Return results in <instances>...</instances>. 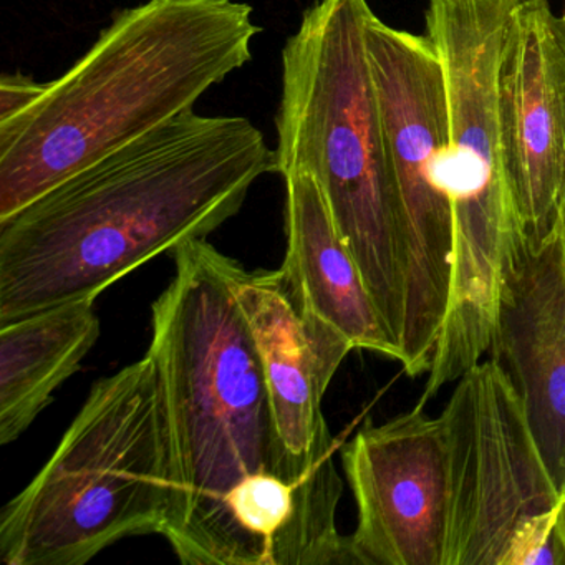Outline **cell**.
<instances>
[{"instance_id":"cell-1","label":"cell","mask_w":565,"mask_h":565,"mask_svg":"<svg viewBox=\"0 0 565 565\" xmlns=\"http://www.w3.org/2000/svg\"><path fill=\"white\" fill-rule=\"evenodd\" d=\"M276 153L244 117L188 111L0 220V326L97 299L236 216Z\"/></svg>"},{"instance_id":"cell-2","label":"cell","mask_w":565,"mask_h":565,"mask_svg":"<svg viewBox=\"0 0 565 565\" xmlns=\"http://www.w3.org/2000/svg\"><path fill=\"white\" fill-rule=\"evenodd\" d=\"M174 276L151 309V345L171 441L170 519L163 537L183 564L220 565L226 504L270 478L340 502L294 476L269 390L237 302L243 266L206 239L181 244Z\"/></svg>"},{"instance_id":"cell-3","label":"cell","mask_w":565,"mask_h":565,"mask_svg":"<svg viewBox=\"0 0 565 565\" xmlns=\"http://www.w3.org/2000/svg\"><path fill=\"white\" fill-rule=\"evenodd\" d=\"M237 0H150L118 12L90 51L0 121V220L180 115L253 58Z\"/></svg>"},{"instance_id":"cell-4","label":"cell","mask_w":565,"mask_h":565,"mask_svg":"<svg viewBox=\"0 0 565 565\" xmlns=\"http://www.w3.org/2000/svg\"><path fill=\"white\" fill-rule=\"evenodd\" d=\"M366 0H316L282 51L276 173L316 178L399 349L405 326L402 206L373 84ZM402 356V350H399Z\"/></svg>"},{"instance_id":"cell-5","label":"cell","mask_w":565,"mask_h":565,"mask_svg":"<svg viewBox=\"0 0 565 565\" xmlns=\"http://www.w3.org/2000/svg\"><path fill=\"white\" fill-rule=\"evenodd\" d=\"M171 441L150 353L92 388L39 475L0 514L8 565H84L170 519Z\"/></svg>"},{"instance_id":"cell-6","label":"cell","mask_w":565,"mask_h":565,"mask_svg":"<svg viewBox=\"0 0 565 565\" xmlns=\"http://www.w3.org/2000/svg\"><path fill=\"white\" fill-rule=\"evenodd\" d=\"M525 0H428L426 29L445 72L448 184L455 216L451 286L425 396L482 362L491 347L505 270L527 243L515 216L499 130L505 39Z\"/></svg>"},{"instance_id":"cell-7","label":"cell","mask_w":565,"mask_h":565,"mask_svg":"<svg viewBox=\"0 0 565 565\" xmlns=\"http://www.w3.org/2000/svg\"><path fill=\"white\" fill-rule=\"evenodd\" d=\"M366 51L402 206L405 326L399 363L428 375L451 286L455 216L449 194V110L441 58L428 35L370 12Z\"/></svg>"},{"instance_id":"cell-8","label":"cell","mask_w":565,"mask_h":565,"mask_svg":"<svg viewBox=\"0 0 565 565\" xmlns=\"http://www.w3.org/2000/svg\"><path fill=\"white\" fill-rule=\"evenodd\" d=\"M449 449L445 565H565L562 494L498 363L458 379L441 412Z\"/></svg>"},{"instance_id":"cell-9","label":"cell","mask_w":565,"mask_h":565,"mask_svg":"<svg viewBox=\"0 0 565 565\" xmlns=\"http://www.w3.org/2000/svg\"><path fill=\"white\" fill-rule=\"evenodd\" d=\"M425 406L366 423L343 448L359 522V565H445L449 527V449L441 416Z\"/></svg>"},{"instance_id":"cell-10","label":"cell","mask_w":565,"mask_h":565,"mask_svg":"<svg viewBox=\"0 0 565 565\" xmlns=\"http://www.w3.org/2000/svg\"><path fill=\"white\" fill-rule=\"evenodd\" d=\"M502 171L522 234L557 233L565 196V12L525 0L505 39L498 81Z\"/></svg>"},{"instance_id":"cell-11","label":"cell","mask_w":565,"mask_h":565,"mask_svg":"<svg viewBox=\"0 0 565 565\" xmlns=\"http://www.w3.org/2000/svg\"><path fill=\"white\" fill-rule=\"evenodd\" d=\"M236 296L259 352L274 425L294 476L317 491L342 495L335 439L322 403L352 343L300 303L280 269H241Z\"/></svg>"},{"instance_id":"cell-12","label":"cell","mask_w":565,"mask_h":565,"mask_svg":"<svg viewBox=\"0 0 565 565\" xmlns=\"http://www.w3.org/2000/svg\"><path fill=\"white\" fill-rule=\"evenodd\" d=\"M514 386L539 451L565 491V267L555 233L514 254L489 352Z\"/></svg>"},{"instance_id":"cell-13","label":"cell","mask_w":565,"mask_h":565,"mask_svg":"<svg viewBox=\"0 0 565 565\" xmlns=\"http://www.w3.org/2000/svg\"><path fill=\"white\" fill-rule=\"evenodd\" d=\"M282 178L287 249L280 270L297 299L345 335L353 349L399 362V349L373 302L355 257L337 230L316 178L302 171Z\"/></svg>"},{"instance_id":"cell-14","label":"cell","mask_w":565,"mask_h":565,"mask_svg":"<svg viewBox=\"0 0 565 565\" xmlns=\"http://www.w3.org/2000/svg\"><path fill=\"white\" fill-rule=\"evenodd\" d=\"M100 337L95 299L0 326V445L15 441L81 370Z\"/></svg>"},{"instance_id":"cell-15","label":"cell","mask_w":565,"mask_h":565,"mask_svg":"<svg viewBox=\"0 0 565 565\" xmlns=\"http://www.w3.org/2000/svg\"><path fill=\"white\" fill-rule=\"evenodd\" d=\"M47 84H39L24 75H4L0 81V121L9 120L31 107Z\"/></svg>"},{"instance_id":"cell-16","label":"cell","mask_w":565,"mask_h":565,"mask_svg":"<svg viewBox=\"0 0 565 565\" xmlns=\"http://www.w3.org/2000/svg\"><path fill=\"white\" fill-rule=\"evenodd\" d=\"M558 239H561L562 257H564L565 267V196L562 201L561 214H558V226H557Z\"/></svg>"},{"instance_id":"cell-17","label":"cell","mask_w":565,"mask_h":565,"mask_svg":"<svg viewBox=\"0 0 565 565\" xmlns=\"http://www.w3.org/2000/svg\"><path fill=\"white\" fill-rule=\"evenodd\" d=\"M558 534H561L562 545L565 548V491L562 494L561 514H558Z\"/></svg>"}]
</instances>
